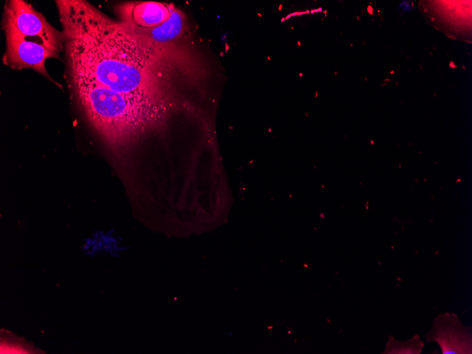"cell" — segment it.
Wrapping results in <instances>:
<instances>
[{"label":"cell","instance_id":"obj_1","mask_svg":"<svg viewBox=\"0 0 472 354\" xmlns=\"http://www.w3.org/2000/svg\"><path fill=\"white\" fill-rule=\"evenodd\" d=\"M71 78L126 95L170 98L171 64L85 1H56Z\"/></svg>","mask_w":472,"mask_h":354},{"label":"cell","instance_id":"obj_2","mask_svg":"<svg viewBox=\"0 0 472 354\" xmlns=\"http://www.w3.org/2000/svg\"><path fill=\"white\" fill-rule=\"evenodd\" d=\"M71 82L88 121L105 142L117 151L160 125L172 104L170 98L126 95L74 78Z\"/></svg>","mask_w":472,"mask_h":354},{"label":"cell","instance_id":"obj_3","mask_svg":"<svg viewBox=\"0 0 472 354\" xmlns=\"http://www.w3.org/2000/svg\"><path fill=\"white\" fill-rule=\"evenodd\" d=\"M2 28L13 33L39 42L59 54L64 46V37L51 25L43 15L23 0L6 1L4 7Z\"/></svg>","mask_w":472,"mask_h":354},{"label":"cell","instance_id":"obj_4","mask_svg":"<svg viewBox=\"0 0 472 354\" xmlns=\"http://www.w3.org/2000/svg\"><path fill=\"white\" fill-rule=\"evenodd\" d=\"M184 14L175 7L170 17L160 25L140 31H129L140 42L171 64L179 53V44L187 33Z\"/></svg>","mask_w":472,"mask_h":354},{"label":"cell","instance_id":"obj_5","mask_svg":"<svg viewBox=\"0 0 472 354\" xmlns=\"http://www.w3.org/2000/svg\"><path fill=\"white\" fill-rule=\"evenodd\" d=\"M6 49L3 61L13 69L30 68L52 80L45 69L48 58H57L59 54L43 45L25 39L13 33H5Z\"/></svg>","mask_w":472,"mask_h":354},{"label":"cell","instance_id":"obj_6","mask_svg":"<svg viewBox=\"0 0 472 354\" xmlns=\"http://www.w3.org/2000/svg\"><path fill=\"white\" fill-rule=\"evenodd\" d=\"M429 342H437L443 354L471 353V334L453 313L439 314L426 335Z\"/></svg>","mask_w":472,"mask_h":354},{"label":"cell","instance_id":"obj_7","mask_svg":"<svg viewBox=\"0 0 472 354\" xmlns=\"http://www.w3.org/2000/svg\"><path fill=\"white\" fill-rule=\"evenodd\" d=\"M175 6L157 1H136L117 6L120 22L129 31L146 30L167 19Z\"/></svg>","mask_w":472,"mask_h":354},{"label":"cell","instance_id":"obj_8","mask_svg":"<svg viewBox=\"0 0 472 354\" xmlns=\"http://www.w3.org/2000/svg\"><path fill=\"white\" fill-rule=\"evenodd\" d=\"M423 346V343L420 341L418 335L405 342H399L394 339L391 341L389 338L387 348L383 353H420Z\"/></svg>","mask_w":472,"mask_h":354},{"label":"cell","instance_id":"obj_9","mask_svg":"<svg viewBox=\"0 0 472 354\" xmlns=\"http://www.w3.org/2000/svg\"><path fill=\"white\" fill-rule=\"evenodd\" d=\"M272 328H273V326H268V329H272Z\"/></svg>","mask_w":472,"mask_h":354}]
</instances>
